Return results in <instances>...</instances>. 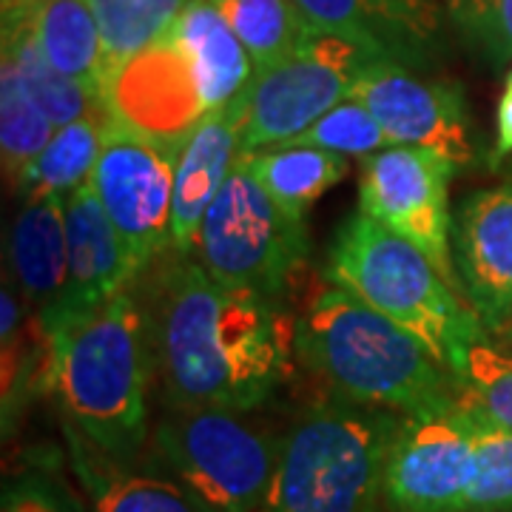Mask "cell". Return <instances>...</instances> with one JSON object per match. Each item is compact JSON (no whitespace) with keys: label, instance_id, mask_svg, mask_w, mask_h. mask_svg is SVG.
I'll return each instance as SVG.
<instances>
[{"label":"cell","instance_id":"19","mask_svg":"<svg viewBox=\"0 0 512 512\" xmlns=\"http://www.w3.org/2000/svg\"><path fill=\"white\" fill-rule=\"evenodd\" d=\"M3 20L26 26L57 72L80 80L103 97L106 55L92 0H26L3 9Z\"/></svg>","mask_w":512,"mask_h":512},{"label":"cell","instance_id":"31","mask_svg":"<svg viewBox=\"0 0 512 512\" xmlns=\"http://www.w3.org/2000/svg\"><path fill=\"white\" fill-rule=\"evenodd\" d=\"M458 37L493 66L512 60V0H444Z\"/></svg>","mask_w":512,"mask_h":512},{"label":"cell","instance_id":"4","mask_svg":"<svg viewBox=\"0 0 512 512\" xmlns=\"http://www.w3.org/2000/svg\"><path fill=\"white\" fill-rule=\"evenodd\" d=\"M325 276L410 330L444 367H453L464 345L490 333L430 256L362 211L339 225L325 256Z\"/></svg>","mask_w":512,"mask_h":512},{"label":"cell","instance_id":"15","mask_svg":"<svg viewBox=\"0 0 512 512\" xmlns=\"http://www.w3.org/2000/svg\"><path fill=\"white\" fill-rule=\"evenodd\" d=\"M453 262L470 308L490 333L512 325V180L481 188L453 214Z\"/></svg>","mask_w":512,"mask_h":512},{"label":"cell","instance_id":"23","mask_svg":"<svg viewBox=\"0 0 512 512\" xmlns=\"http://www.w3.org/2000/svg\"><path fill=\"white\" fill-rule=\"evenodd\" d=\"M106 123L109 114H92L57 128L46 148L18 177L15 191L20 194V200L37 194H52L66 200L77 188L92 183L94 165L103 151Z\"/></svg>","mask_w":512,"mask_h":512},{"label":"cell","instance_id":"1","mask_svg":"<svg viewBox=\"0 0 512 512\" xmlns=\"http://www.w3.org/2000/svg\"><path fill=\"white\" fill-rule=\"evenodd\" d=\"M146 311L168 407L251 413L291 370L293 325L276 299L225 288L194 254L165 259Z\"/></svg>","mask_w":512,"mask_h":512},{"label":"cell","instance_id":"30","mask_svg":"<svg viewBox=\"0 0 512 512\" xmlns=\"http://www.w3.org/2000/svg\"><path fill=\"white\" fill-rule=\"evenodd\" d=\"M282 146H311L325 148L333 154H345V157H370L379 154L384 148H393L390 137L384 134L379 120L362 106L356 97L342 100L339 106H333L328 114H322L311 128H305L302 134H296L293 140Z\"/></svg>","mask_w":512,"mask_h":512},{"label":"cell","instance_id":"24","mask_svg":"<svg viewBox=\"0 0 512 512\" xmlns=\"http://www.w3.org/2000/svg\"><path fill=\"white\" fill-rule=\"evenodd\" d=\"M3 57L12 60L23 86L29 89L37 106L46 111V117L57 128L92 117V114H106L103 97L92 92L89 86H83L80 80L57 72L40 52L35 37L29 35V29L20 26L18 20H3Z\"/></svg>","mask_w":512,"mask_h":512},{"label":"cell","instance_id":"27","mask_svg":"<svg viewBox=\"0 0 512 512\" xmlns=\"http://www.w3.org/2000/svg\"><path fill=\"white\" fill-rule=\"evenodd\" d=\"M458 384V404L481 419L512 430V353L484 336L473 339L450 367Z\"/></svg>","mask_w":512,"mask_h":512},{"label":"cell","instance_id":"36","mask_svg":"<svg viewBox=\"0 0 512 512\" xmlns=\"http://www.w3.org/2000/svg\"><path fill=\"white\" fill-rule=\"evenodd\" d=\"M507 339H510V345H512V325H510V330H507Z\"/></svg>","mask_w":512,"mask_h":512},{"label":"cell","instance_id":"3","mask_svg":"<svg viewBox=\"0 0 512 512\" xmlns=\"http://www.w3.org/2000/svg\"><path fill=\"white\" fill-rule=\"evenodd\" d=\"M52 348V393L69 427L114 461L134 464L148 439L151 342L131 288L92 311L40 325Z\"/></svg>","mask_w":512,"mask_h":512},{"label":"cell","instance_id":"21","mask_svg":"<svg viewBox=\"0 0 512 512\" xmlns=\"http://www.w3.org/2000/svg\"><path fill=\"white\" fill-rule=\"evenodd\" d=\"M66 436L94 512H208L180 481L114 461L74 427H66Z\"/></svg>","mask_w":512,"mask_h":512},{"label":"cell","instance_id":"18","mask_svg":"<svg viewBox=\"0 0 512 512\" xmlns=\"http://www.w3.org/2000/svg\"><path fill=\"white\" fill-rule=\"evenodd\" d=\"M9 271L26 311L43 316L66 288V200L52 194L26 197L9 228Z\"/></svg>","mask_w":512,"mask_h":512},{"label":"cell","instance_id":"29","mask_svg":"<svg viewBox=\"0 0 512 512\" xmlns=\"http://www.w3.org/2000/svg\"><path fill=\"white\" fill-rule=\"evenodd\" d=\"M470 419L476 439V476L464 512H512V430L476 413H470Z\"/></svg>","mask_w":512,"mask_h":512},{"label":"cell","instance_id":"11","mask_svg":"<svg viewBox=\"0 0 512 512\" xmlns=\"http://www.w3.org/2000/svg\"><path fill=\"white\" fill-rule=\"evenodd\" d=\"M473 476V419L461 404L439 416H404L384 464V504L390 512H464Z\"/></svg>","mask_w":512,"mask_h":512},{"label":"cell","instance_id":"25","mask_svg":"<svg viewBox=\"0 0 512 512\" xmlns=\"http://www.w3.org/2000/svg\"><path fill=\"white\" fill-rule=\"evenodd\" d=\"M245 43L256 72L293 55L316 32L293 0H211Z\"/></svg>","mask_w":512,"mask_h":512},{"label":"cell","instance_id":"2","mask_svg":"<svg viewBox=\"0 0 512 512\" xmlns=\"http://www.w3.org/2000/svg\"><path fill=\"white\" fill-rule=\"evenodd\" d=\"M293 353L345 402L393 410L407 419L458 407L450 367L410 330L330 282L293 325Z\"/></svg>","mask_w":512,"mask_h":512},{"label":"cell","instance_id":"16","mask_svg":"<svg viewBox=\"0 0 512 512\" xmlns=\"http://www.w3.org/2000/svg\"><path fill=\"white\" fill-rule=\"evenodd\" d=\"M66 259V288L52 311L35 316L40 325L100 308L140 276L92 183L66 197Z\"/></svg>","mask_w":512,"mask_h":512},{"label":"cell","instance_id":"13","mask_svg":"<svg viewBox=\"0 0 512 512\" xmlns=\"http://www.w3.org/2000/svg\"><path fill=\"white\" fill-rule=\"evenodd\" d=\"M353 97L379 120L393 146L427 148L456 165L473 163L476 143L456 83L379 60L359 80Z\"/></svg>","mask_w":512,"mask_h":512},{"label":"cell","instance_id":"22","mask_svg":"<svg viewBox=\"0 0 512 512\" xmlns=\"http://www.w3.org/2000/svg\"><path fill=\"white\" fill-rule=\"evenodd\" d=\"M259 185L285 211L308 217L313 202L328 188L348 177L350 163L345 154H333L311 146H274L245 154Z\"/></svg>","mask_w":512,"mask_h":512},{"label":"cell","instance_id":"20","mask_svg":"<svg viewBox=\"0 0 512 512\" xmlns=\"http://www.w3.org/2000/svg\"><path fill=\"white\" fill-rule=\"evenodd\" d=\"M171 35L183 43L185 55L191 57L205 109L231 106L248 92L256 74L254 60L211 0H191Z\"/></svg>","mask_w":512,"mask_h":512},{"label":"cell","instance_id":"12","mask_svg":"<svg viewBox=\"0 0 512 512\" xmlns=\"http://www.w3.org/2000/svg\"><path fill=\"white\" fill-rule=\"evenodd\" d=\"M103 103L111 123L174 151L208 114L191 57L171 32L106 77Z\"/></svg>","mask_w":512,"mask_h":512},{"label":"cell","instance_id":"35","mask_svg":"<svg viewBox=\"0 0 512 512\" xmlns=\"http://www.w3.org/2000/svg\"><path fill=\"white\" fill-rule=\"evenodd\" d=\"M504 89H507V92H512V69H510V74H507V86H504Z\"/></svg>","mask_w":512,"mask_h":512},{"label":"cell","instance_id":"26","mask_svg":"<svg viewBox=\"0 0 512 512\" xmlns=\"http://www.w3.org/2000/svg\"><path fill=\"white\" fill-rule=\"evenodd\" d=\"M188 3L191 0H92L94 18L103 35L106 77L131 55L163 40Z\"/></svg>","mask_w":512,"mask_h":512},{"label":"cell","instance_id":"5","mask_svg":"<svg viewBox=\"0 0 512 512\" xmlns=\"http://www.w3.org/2000/svg\"><path fill=\"white\" fill-rule=\"evenodd\" d=\"M399 413L333 399L305 410L279 447L262 512H382Z\"/></svg>","mask_w":512,"mask_h":512},{"label":"cell","instance_id":"7","mask_svg":"<svg viewBox=\"0 0 512 512\" xmlns=\"http://www.w3.org/2000/svg\"><path fill=\"white\" fill-rule=\"evenodd\" d=\"M191 254L225 288L279 299L308 256V225L259 185L242 154L208 205Z\"/></svg>","mask_w":512,"mask_h":512},{"label":"cell","instance_id":"8","mask_svg":"<svg viewBox=\"0 0 512 512\" xmlns=\"http://www.w3.org/2000/svg\"><path fill=\"white\" fill-rule=\"evenodd\" d=\"M379 63L345 37L316 32L293 55L254 74L242 94V154L282 146L322 114L348 100L365 72Z\"/></svg>","mask_w":512,"mask_h":512},{"label":"cell","instance_id":"32","mask_svg":"<svg viewBox=\"0 0 512 512\" xmlns=\"http://www.w3.org/2000/svg\"><path fill=\"white\" fill-rule=\"evenodd\" d=\"M0 512H83V504L63 476L32 464L6 478Z\"/></svg>","mask_w":512,"mask_h":512},{"label":"cell","instance_id":"17","mask_svg":"<svg viewBox=\"0 0 512 512\" xmlns=\"http://www.w3.org/2000/svg\"><path fill=\"white\" fill-rule=\"evenodd\" d=\"M242 97L231 106L208 111L177 157L174 174V214H171V251L191 254L197 245L202 217L220 194L225 180L242 157Z\"/></svg>","mask_w":512,"mask_h":512},{"label":"cell","instance_id":"33","mask_svg":"<svg viewBox=\"0 0 512 512\" xmlns=\"http://www.w3.org/2000/svg\"><path fill=\"white\" fill-rule=\"evenodd\" d=\"M495 160L512 154V92L504 89L495 111Z\"/></svg>","mask_w":512,"mask_h":512},{"label":"cell","instance_id":"14","mask_svg":"<svg viewBox=\"0 0 512 512\" xmlns=\"http://www.w3.org/2000/svg\"><path fill=\"white\" fill-rule=\"evenodd\" d=\"M313 32L345 37L373 57L424 72L447 49L439 0H293Z\"/></svg>","mask_w":512,"mask_h":512},{"label":"cell","instance_id":"28","mask_svg":"<svg viewBox=\"0 0 512 512\" xmlns=\"http://www.w3.org/2000/svg\"><path fill=\"white\" fill-rule=\"evenodd\" d=\"M55 131L57 126L23 86L12 60L3 57L0 63V154H3V171L12 185L18 183L26 165L46 148Z\"/></svg>","mask_w":512,"mask_h":512},{"label":"cell","instance_id":"6","mask_svg":"<svg viewBox=\"0 0 512 512\" xmlns=\"http://www.w3.org/2000/svg\"><path fill=\"white\" fill-rule=\"evenodd\" d=\"M279 447L237 410L168 407L154 427V450L208 512H262Z\"/></svg>","mask_w":512,"mask_h":512},{"label":"cell","instance_id":"9","mask_svg":"<svg viewBox=\"0 0 512 512\" xmlns=\"http://www.w3.org/2000/svg\"><path fill=\"white\" fill-rule=\"evenodd\" d=\"M456 168L427 148L393 146L370 154L359 174V211L421 248L464 293L453 262L450 183Z\"/></svg>","mask_w":512,"mask_h":512},{"label":"cell","instance_id":"34","mask_svg":"<svg viewBox=\"0 0 512 512\" xmlns=\"http://www.w3.org/2000/svg\"><path fill=\"white\" fill-rule=\"evenodd\" d=\"M18 3H26V0H3V9H12V6H18Z\"/></svg>","mask_w":512,"mask_h":512},{"label":"cell","instance_id":"10","mask_svg":"<svg viewBox=\"0 0 512 512\" xmlns=\"http://www.w3.org/2000/svg\"><path fill=\"white\" fill-rule=\"evenodd\" d=\"M177 157L180 151L174 148L106 123L92 188L140 274L171 251Z\"/></svg>","mask_w":512,"mask_h":512}]
</instances>
